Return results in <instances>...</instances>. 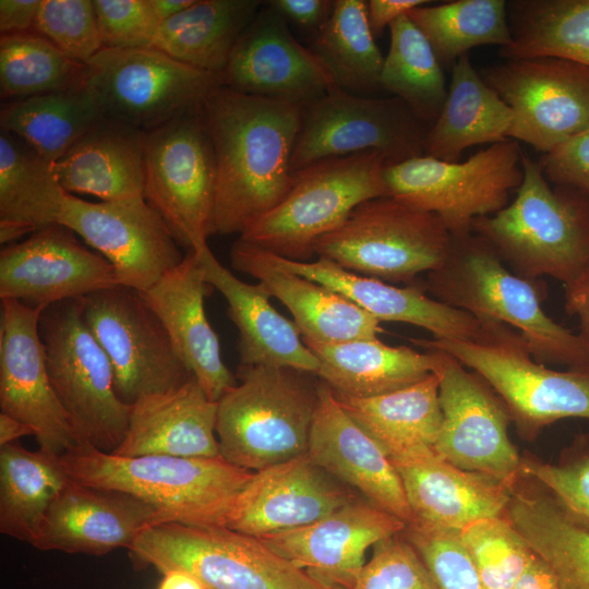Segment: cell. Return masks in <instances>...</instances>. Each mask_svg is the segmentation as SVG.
<instances>
[{
    "label": "cell",
    "instance_id": "cell-1",
    "mask_svg": "<svg viewBox=\"0 0 589 589\" xmlns=\"http://www.w3.org/2000/svg\"><path fill=\"white\" fill-rule=\"evenodd\" d=\"M302 108L226 86L205 99L216 163L213 235L241 236L287 195Z\"/></svg>",
    "mask_w": 589,
    "mask_h": 589
},
{
    "label": "cell",
    "instance_id": "cell-2",
    "mask_svg": "<svg viewBox=\"0 0 589 589\" xmlns=\"http://www.w3.org/2000/svg\"><path fill=\"white\" fill-rule=\"evenodd\" d=\"M414 284L432 298L481 321L506 324L520 335L539 363L589 366L586 342L545 313L537 281L513 273L473 232L453 236L446 262Z\"/></svg>",
    "mask_w": 589,
    "mask_h": 589
},
{
    "label": "cell",
    "instance_id": "cell-3",
    "mask_svg": "<svg viewBox=\"0 0 589 589\" xmlns=\"http://www.w3.org/2000/svg\"><path fill=\"white\" fill-rule=\"evenodd\" d=\"M521 164L524 179L514 201L473 219L471 231L519 277L549 276L569 286L589 266V196L552 187L539 161L524 153Z\"/></svg>",
    "mask_w": 589,
    "mask_h": 589
},
{
    "label": "cell",
    "instance_id": "cell-4",
    "mask_svg": "<svg viewBox=\"0 0 589 589\" xmlns=\"http://www.w3.org/2000/svg\"><path fill=\"white\" fill-rule=\"evenodd\" d=\"M59 461L80 484L128 493L192 527L226 526L228 514L253 471L224 458L160 455L125 457L79 443Z\"/></svg>",
    "mask_w": 589,
    "mask_h": 589
},
{
    "label": "cell",
    "instance_id": "cell-5",
    "mask_svg": "<svg viewBox=\"0 0 589 589\" xmlns=\"http://www.w3.org/2000/svg\"><path fill=\"white\" fill-rule=\"evenodd\" d=\"M217 401L220 457L250 471L308 453L318 402L316 374L292 368L239 365Z\"/></svg>",
    "mask_w": 589,
    "mask_h": 589
},
{
    "label": "cell",
    "instance_id": "cell-6",
    "mask_svg": "<svg viewBox=\"0 0 589 589\" xmlns=\"http://www.w3.org/2000/svg\"><path fill=\"white\" fill-rule=\"evenodd\" d=\"M128 552L136 570H184L204 589H344L314 578L259 538L226 526L158 524L143 531Z\"/></svg>",
    "mask_w": 589,
    "mask_h": 589
},
{
    "label": "cell",
    "instance_id": "cell-7",
    "mask_svg": "<svg viewBox=\"0 0 589 589\" xmlns=\"http://www.w3.org/2000/svg\"><path fill=\"white\" fill-rule=\"evenodd\" d=\"M377 152L326 158L293 172L287 195L239 238L291 261L309 262L318 239L361 203L388 196Z\"/></svg>",
    "mask_w": 589,
    "mask_h": 589
},
{
    "label": "cell",
    "instance_id": "cell-8",
    "mask_svg": "<svg viewBox=\"0 0 589 589\" xmlns=\"http://www.w3.org/2000/svg\"><path fill=\"white\" fill-rule=\"evenodd\" d=\"M410 341L445 352L480 375L504 401L524 438H536L562 419H589V366L557 371L537 362L520 335L505 324L482 342Z\"/></svg>",
    "mask_w": 589,
    "mask_h": 589
},
{
    "label": "cell",
    "instance_id": "cell-9",
    "mask_svg": "<svg viewBox=\"0 0 589 589\" xmlns=\"http://www.w3.org/2000/svg\"><path fill=\"white\" fill-rule=\"evenodd\" d=\"M38 327L52 387L79 443L112 453L128 431L130 406L116 393L111 363L83 317L81 300L45 308Z\"/></svg>",
    "mask_w": 589,
    "mask_h": 589
},
{
    "label": "cell",
    "instance_id": "cell-10",
    "mask_svg": "<svg viewBox=\"0 0 589 589\" xmlns=\"http://www.w3.org/2000/svg\"><path fill=\"white\" fill-rule=\"evenodd\" d=\"M452 245L438 216L383 196L358 205L314 252L356 274L410 285L440 268Z\"/></svg>",
    "mask_w": 589,
    "mask_h": 589
},
{
    "label": "cell",
    "instance_id": "cell-11",
    "mask_svg": "<svg viewBox=\"0 0 589 589\" xmlns=\"http://www.w3.org/2000/svg\"><path fill=\"white\" fill-rule=\"evenodd\" d=\"M522 152L516 141L495 143L465 161L419 156L385 166L384 181L392 196L435 214L452 236L471 231L473 219L497 213L524 179Z\"/></svg>",
    "mask_w": 589,
    "mask_h": 589
},
{
    "label": "cell",
    "instance_id": "cell-12",
    "mask_svg": "<svg viewBox=\"0 0 589 589\" xmlns=\"http://www.w3.org/2000/svg\"><path fill=\"white\" fill-rule=\"evenodd\" d=\"M85 85L106 119L148 132L200 107L224 76L153 47L103 48L85 64Z\"/></svg>",
    "mask_w": 589,
    "mask_h": 589
},
{
    "label": "cell",
    "instance_id": "cell-13",
    "mask_svg": "<svg viewBox=\"0 0 589 589\" xmlns=\"http://www.w3.org/2000/svg\"><path fill=\"white\" fill-rule=\"evenodd\" d=\"M202 105L146 132L144 148L145 201L178 244L196 252L213 235L216 184Z\"/></svg>",
    "mask_w": 589,
    "mask_h": 589
},
{
    "label": "cell",
    "instance_id": "cell-14",
    "mask_svg": "<svg viewBox=\"0 0 589 589\" xmlns=\"http://www.w3.org/2000/svg\"><path fill=\"white\" fill-rule=\"evenodd\" d=\"M429 129L398 97L356 95L334 84L303 106L291 169L371 151L386 166L399 164L424 155Z\"/></svg>",
    "mask_w": 589,
    "mask_h": 589
},
{
    "label": "cell",
    "instance_id": "cell-15",
    "mask_svg": "<svg viewBox=\"0 0 589 589\" xmlns=\"http://www.w3.org/2000/svg\"><path fill=\"white\" fill-rule=\"evenodd\" d=\"M80 300L83 317L111 363L122 402L131 406L144 396L177 389L193 376L139 290L117 285Z\"/></svg>",
    "mask_w": 589,
    "mask_h": 589
},
{
    "label": "cell",
    "instance_id": "cell-16",
    "mask_svg": "<svg viewBox=\"0 0 589 589\" xmlns=\"http://www.w3.org/2000/svg\"><path fill=\"white\" fill-rule=\"evenodd\" d=\"M481 76L510 108L507 139L548 154L589 127V68L555 57L505 60Z\"/></svg>",
    "mask_w": 589,
    "mask_h": 589
},
{
    "label": "cell",
    "instance_id": "cell-17",
    "mask_svg": "<svg viewBox=\"0 0 589 589\" xmlns=\"http://www.w3.org/2000/svg\"><path fill=\"white\" fill-rule=\"evenodd\" d=\"M440 352L435 373L443 421L435 453L460 469L514 486L521 478L522 456L509 438L512 419L504 401L480 375Z\"/></svg>",
    "mask_w": 589,
    "mask_h": 589
},
{
    "label": "cell",
    "instance_id": "cell-18",
    "mask_svg": "<svg viewBox=\"0 0 589 589\" xmlns=\"http://www.w3.org/2000/svg\"><path fill=\"white\" fill-rule=\"evenodd\" d=\"M56 224L81 237L115 268L118 285L145 291L184 257L145 199L88 202L65 192Z\"/></svg>",
    "mask_w": 589,
    "mask_h": 589
},
{
    "label": "cell",
    "instance_id": "cell-19",
    "mask_svg": "<svg viewBox=\"0 0 589 589\" xmlns=\"http://www.w3.org/2000/svg\"><path fill=\"white\" fill-rule=\"evenodd\" d=\"M41 311L1 300L0 409L34 430L38 449L60 456L79 441L48 374Z\"/></svg>",
    "mask_w": 589,
    "mask_h": 589
},
{
    "label": "cell",
    "instance_id": "cell-20",
    "mask_svg": "<svg viewBox=\"0 0 589 589\" xmlns=\"http://www.w3.org/2000/svg\"><path fill=\"white\" fill-rule=\"evenodd\" d=\"M118 285L113 266L61 224L44 226L0 252V298L41 309Z\"/></svg>",
    "mask_w": 589,
    "mask_h": 589
},
{
    "label": "cell",
    "instance_id": "cell-21",
    "mask_svg": "<svg viewBox=\"0 0 589 589\" xmlns=\"http://www.w3.org/2000/svg\"><path fill=\"white\" fill-rule=\"evenodd\" d=\"M223 76L224 86L236 92L301 106L334 85L313 51L267 2L238 39Z\"/></svg>",
    "mask_w": 589,
    "mask_h": 589
},
{
    "label": "cell",
    "instance_id": "cell-22",
    "mask_svg": "<svg viewBox=\"0 0 589 589\" xmlns=\"http://www.w3.org/2000/svg\"><path fill=\"white\" fill-rule=\"evenodd\" d=\"M356 498L305 453L255 471L237 496L226 527L261 538L311 525Z\"/></svg>",
    "mask_w": 589,
    "mask_h": 589
},
{
    "label": "cell",
    "instance_id": "cell-23",
    "mask_svg": "<svg viewBox=\"0 0 589 589\" xmlns=\"http://www.w3.org/2000/svg\"><path fill=\"white\" fill-rule=\"evenodd\" d=\"M168 521L165 513L128 493L70 479L29 544L41 551L101 556L129 549L143 531Z\"/></svg>",
    "mask_w": 589,
    "mask_h": 589
},
{
    "label": "cell",
    "instance_id": "cell-24",
    "mask_svg": "<svg viewBox=\"0 0 589 589\" xmlns=\"http://www.w3.org/2000/svg\"><path fill=\"white\" fill-rule=\"evenodd\" d=\"M406 525L366 500L356 498L311 525L259 539L314 578L351 589L365 564V551L402 532Z\"/></svg>",
    "mask_w": 589,
    "mask_h": 589
},
{
    "label": "cell",
    "instance_id": "cell-25",
    "mask_svg": "<svg viewBox=\"0 0 589 589\" xmlns=\"http://www.w3.org/2000/svg\"><path fill=\"white\" fill-rule=\"evenodd\" d=\"M272 254V253H271ZM289 272L314 280L344 296L380 322H399L429 330L433 339L482 342L492 335L494 321H481L449 306L417 284L397 287L350 272L329 259L298 262L272 254Z\"/></svg>",
    "mask_w": 589,
    "mask_h": 589
},
{
    "label": "cell",
    "instance_id": "cell-26",
    "mask_svg": "<svg viewBox=\"0 0 589 589\" xmlns=\"http://www.w3.org/2000/svg\"><path fill=\"white\" fill-rule=\"evenodd\" d=\"M308 455L333 477L359 491L372 505L406 524L413 520L400 477L390 459L345 412L332 388L321 380Z\"/></svg>",
    "mask_w": 589,
    "mask_h": 589
},
{
    "label": "cell",
    "instance_id": "cell-27",
    "mask_svg": "<svg viewBox=\"0 0 589 589\" xmlns=\"http://www.w3.org/2000/svg\"><path fill=\"white\" fill-rule=\"evenodd\" d=\"M195 251L140 291L165 325L182 362L206 396L218 401L237 385V376L221 359L218 337L211 326L204 300L212 291Z\"/></svg>",
    "mask_w": 589,
    "mask_h": 589
},
{
    "label": "cell",
    "instance_id": "cell-28",
    "mask_svg": "<svg viewBox=\"0 0 589 589\" xmlns=\"http://www.w3.org/2000/svg\"><path fill=\"white\" fill-rule=\"evenodd\" d=\"M231 265L257 279L293 316L301 337L336 344L375 339L381 322L338 292L279 266L266 250L238 239L230 251Z\"/></svg>",
    "mask_w": 589,
    "mask_h": 589
},
{
    "label": "cell",
    "instance_id": "cell-29",
    "mask_svg": "<svg viewBox=\"0 0 589 589\" xmlns=\"http://www.w3.org/2000/svg\"><path fill=\"white\" fill-rule=\"evenodd\" d=\"M390 461L400 477L413 520L460 530L474 520L507 513L515 485L460 469L434 449Z\"/></svg>",
    "mask_w": 589,
    "mask_h": 589
},
{
    "label": "cell",
    "instance_id": "cell-30",
    "mask_svg": "<svg viewBox=\"0 0 589 589\" xmlns=\"http://www.w3.org/2000/svg\"><path fill=\"white\" fill-rule=\"evenodd\" d=\"M196 254L205 280L225 297L228 315L239 332V365L317 373L318 359L303 342L294 322L272 305V297L263 284H248L233 276L208 245Z\"/></svg>",
    "mask_w": 589,
    "mask_h": 589
},
{
    "label": "cell",
    "instance_id": "cell-31",
    "mask_svg": "<svg viewBox=\"0 0 589 589\" xmlns=\"http://www.w3.org/2000/svg\"><path fill=\"white\" fill-rule=\"evenodd\" d=\"M217 402L194 376L181 387L140 398L130 406L128 431L112 452L125 457H219Z\"/></svg>",
    "mask_w": 589,
    "mask_h": 589
},
{
    "label": "cell",
    "instance_id": "cell-32",
    "mask_svg": "<svg viewBox=\"0 0 589 589\" xmlns=\"http://www.w3.org/2000/svg\"><path fill=\"white\" fill-rule=\"evenodd\" d=\"M146 132L106 119L52 163L60 187L104 202L144 199Z\"/></svg>",
    "mask_w": 589,
    "mask_h": 589
},
{
    "label": "cell",
    "instance_id": "cell-33",
    "mask_svg": "<svg viewBox=\"0 0 589 589\" xmlns=\"http://www.w3.org/2000/svg\"><path fill=\"white\" fill-rule=\"evenodd\" d=\"M320 361L317 377L334 393L368 398L396 392L435 373L441 352H419L407 346L393 347L375 339L336 344L302 338Z\"/></svg>",
    "mask_w": 589,
    "mask_h": 589
},
{
    "label": "cell",
    "instance_id": "cell-34",
    "mask_svg": "<svg viewBox=\"0 0 589 589\" xmlns=\"http://www.w3.org/2000/svg\"><path fill=\"white\" fill-rule=\"evenodd\" d=\"M561 589H589V528L542 486L521 478L506 513Z\"/></svg>",
    "mask_w": 589,
    "mask_h": 589
},
{
    "label": "cell",
    "instance_id": "cell-35",
    "mask_svg": "<svg viewBox=\"0 0 589 589\" xmlns=\"http://www.w3.org/2000/svg\"><path fill=\"white\" fill-rule=\"evenodd\" d=\"M512 120L510 108L464 55L453 64L447 96L428 131L424 155L459 161L469 147L506 141Z\"/></svg>",
    "mask_w": 589,
    "mask_h": 589
},
{
    "label": "cell",
    "instance_id": "cell-36",
    "mask_svg": "<svg viewBox=\"0 0 589 589\" xmlns=\"http://www.w3.org/2000/svg\"><path fill=\"white\" fill-rule=\"evenodd\" d=\"M436 373L388 394L335 397L345 412L384 450L389 459L434 449L443 414Z\"/></svg>",
    "mask_w": 589,
    "mask_h": 589
},
{
    "label": "cell",
    "instance_id": "cell-37",
    "mask_svg": "<svg viewBox=\"0 0 589 589\" xmlns=\"http://www.w3.org/2000/svg\"><path fill=\"white\" fill-rule=\"evenodd\" d=\"M259 0H194L160 23L153 48L191 67L224 73L238 39L262 7Z\"/></svg>",
    "mask_w": 589,
    "mask_h": 589
},
{
    "label": "cell",
    "instance_id": "cell-38",
    "mask_svg": "<svg viewBox=\"0 0 589 589\" xmlns=\"http://www.w3.org/2000/svg\"><path fill=\"white\" fill-rule=\"evenodd\" d=\"M105 120L100 105L85 84L10 100L0 111L1 129L49 163L61 158Z\"/></svg>",
    "mask_w": 589,
    "mask_h": 589
},
{
    "label": "cell",
    "instance_id": "cell-39",
    "mask_svg": "<svg viewBox=\"0 0 589 589\" xmlns=\"http://www.w3.org/2000/svg\"><path fill=\"white\" fill-rule=\"evenodd\" d=\"M505 60L555 57L589 68V0H510Z\"/></svg>",
    "mask_w": 589,
    "mask_h": 589
},
{
    "label": "cell",
    "instance_id": "cell-40",
    "mask_svg": "<svg viewBox=\"0 0 589 589\" xmlns=\"http://www.w3.org/2000/svg\"><path fill=\"white\" fill-rule=\"evenodd\" d=\"M70 478L59 456L17 442L0 447V532L31 543Z\"/></svg>",
    "mask_w": 589,
    "mask_h": 589
},
{
    "label": "cell",
    "instance_id": "cell-41",
    "mask_svg": "<svg viewBox=\"0 0 589 589\" xmlns=\"http://www.w3.org/2000/svg\"><path fill=\"white\" fill-rule=\"evenodd\" d=\"M310 49L338 87L361 96L381 88L384 57L368 22L366 1H334Z\"/></svg>",
    "mask_w": 589,
    "mask_h": 589
},
{
    "label": "cell",
    "instance_id": "cell-42",
    "mask_svg": "<svg viewBox=\"0 0 589 589\" xmlns=\"http://www.w3.org/2000/svg\"><path fill=\"white\" fill-rule=\"evenodd\" d=\"M390 41L384 57L380 86L400 98L431 127L446 96V79L431 44L406 14L389 25Z\"/></svg>",
    "mask_w": 589,
    "mask_h": 589
},
{
    "label": "cell",
    "instance_id": "cell-43",
    "mask_svg": "<svg viewBox=\"0 0 589 589\" xmlns=\"http://www.w3.org/2000/svg\"><path fill=\"white\" fill-rule=\"evenodd\" d=\"M64 194L52 163L0 129V221L20 223L34 231L56 224Z\"/></svg>",
    "mask_w": 589,
    "mask_h": 589
},
{
    "label": "cell",
    "instance_id": "cell-44",
    "mask_svg": "<svg viewBox=\"0 0 589 589\" xmlns=\"http://www.w3.org/2000/svg\"><path fill=\"white\" fill-rule=\"evenodd\" d=\"M411 10L407 15L431 44L442 65H453L478 46L512 41L505 0H455Z\"/></svg>",
    "mask_w": 589,
    "mask_h": 589
},
{
    "label": "cell",
    "instance_id": "cell-45",
    "mask_svg": "<svg viewBox=\"0 0 589 589\" xmlns=\"http://www.w3.org/2000/svg\"><path fill=\"white\" fill-rule=\"evenodd\" d=\"M84 84L85 64L67 57L38 33L31 31L1 35L2 99H22Z\"/></svg>",
    "mask_w": 589,
    "mask_h": 589
},
{
    "label": "cell",
    "instance_id": "cell-46",
    "mask_svg": "<svg viewBox=\"0 0 589 589\" xmlns=\"http://www.w3.org/2000/svg\"><path fill=\"white\" fill-rule=\"evenodd\" d=\"M460 537L486 589H512L533 554L507 515L474 520Z\"/></svg>",
    "mask_w": 589,
    "mask_h": 589
},
{
    "label": "cell",
    "instance_id": "cell-47",
    "mask_svg": "<svg viewBox=\"0 0 589 589\" xmlns=\"http://www.w3.org/2000/svg\"><path fill=\"white\" fill-rule=\"evenodd\" d=\"M401 533L422 558L438 589H486L460 530L412 520Z\"/></svg>",
    "mask_w": 589,
    "mask_h": 589
},
{
    "label": "cell",
    "instance_id": "cell-48",
    "mask_svg": "<svg viewBox=\"0 0 589 589\" xmlns=\"http://www.w3.org/2000/svg\"><path fill=\"white\" fill-rule=\"evenodd\" d=\"M521 477L546 490L589 528V434H578L556 464L521 457Z\"/></svg>",
    "mask_w": 589,
    "mask_h": 589
},
{
    "label": "cell",
    "instance_id": "cell-49",
    "mask_svg": "<svg viewBox=\"0 0 589 589\" xmlns=\"http://www.w3.org/2000/svg\"><path fill=\"white\" fill-rule=\"evenodd\" d=\"M34 32L82 64L104 48L93 0H41Z\"/></svg>",
    "mask_w": 589,
    "mask_h": 589
},
{
    "label": "cell",
    "instance_id": "cell-50",
    "mask_svg": "<svg viewBox=\"0 0 589 589\" xmlns=\"http://www.w3.org/2000/svg\"><path fill=\"white\" fill-rule=\"evenodd\" d=\"M351 589H438L414 548L402 533L373 545Z\"/></svg>",
    "mask_w": 589,
    "mask_h": 589
},
{
    "label": "cell",
    "instance_id": "cell-51",
    "mask_svg": "<svg viewBox=\"0 0 589 589\" xmlns=\"http://www.w3.org/2000/svg\"><path fill=\"white\" fill-rule=\"evenodd\" d=\"M104 48H149L160 25L148 0H93Z\"/></svg>",
    "mask_w": 589,
    "mask_h": 589
},
{
    "label": "cell",
    "instance_id": "cell-52",
    "mask_svg": "<svg viewBox=\"0 0 589 589\" xmlns=\"http://www.w3.org/2000/svg\"><path fill=\"white\" fill-rule=\"evenodd\" d=\"M539 164L550 182L574 188L589 196V127L542 155Z\"/></svg>",
    "mask_w": 589,
    "mask_h": 589
},
{
    "label": "cell",
    "instance_id": "cell-53",
    "mask_svg": "<svg viewBox=\"0 0 589 589\" xmlns=\"http://www.w3.org/2000/svg\"><path fill=\"white\" fill-rule=\"evenodd\" d=\"M267 3L287 21L316 33L328 20L334 1L329 0H271Z\"/></svg>",
    "mask_w": 589,
    "mask_h": 589
},
{
    "label": "cell",
    "instance_id": "cell-54",
    "mask_svg": "<svg viewBox=\"0 0 589 589\" xmlns=\"http://www.w3.org/2000/svg\"><path fill=\"white\" fill-rule=\"evenodd\" d=\"M429 0H369L366 1V16L374 37H378L384 29L414 8L428 4Z\"/></svg>",
    "mask_w": 589,
    "mask_h": 589
},
{
    "label": "cell",
    "instance_id": "cell-55",
    "mask_svg": "<svg viewBox=\"0 0 589 589\" xmlns=\"http://www.w3.org/2000/svg\"><path fill=\"white\" fill-rule=\"evenodd\" d=\"M41 0H1L0 32L14 34L34 29Z\"/></svg>",
    "mask_w": 589,
    "mask_h": 589
},
{
    "label": "cell",
    "instance_id": "cell-56",
    "mask_svg": "<svg viewBox=\"0 0 589 589\" xmlns=\"http://www.w3.org/2000/svg\"><path fill=\"white\" fill-rule=\"evenodd\" d=\"M564 305L579 321V336L589 348V266L572 285L564 287Z\"/></svg>",
    "mask_w": 589,
    "mask_h": 589
},
{
    "label": "cell",
    "instance_id": "cell-57",
    "mask_svg": "<svg viewBox=\"0 0 589 589\" xmlns=\"http://www.w3.org/2000/svg\"><path fill=\"white\" fill-rule=\"evenodd\" d=\"M512 589H561V587L548 564L533 552Z\"/></svg>",
    "mask_w": 589,
    "mask_h": 589
},
{
    "label": "cell",
    "instance_id": "cell-58",
    "mask_svg": "<svg viewBox=\"0 0 589 589\" xmlns=\"http://www.w3.org/2000/svg\"><path fill=\"white\" fill-rule=\"evenodd\" d=\"M28 435L35 436V432L31 426L16 418L0 412V447Z\"/></svg>",
    "mask_w": 589,
    "mask_h": 589
},
{
    "label": "cell",
    "instance_id": "cell-59",
    "mask_svg": "<svg viewBox=\"0 0 589 589\" xmlns=\"http://www.w3.org/2000/svg\"><path fill=\"white\" fill-rule=\"evenodd\" d=\"M157 589H204L192 575L180 569H170L163 573Z\"/></svg>",
    "mask_w": 589,
    "mask_h": 589
},
{
    "label": "cell",
    "instance_id": "cell-60",
    "mask_svg": "<svg viewBox=\"0 0 589 589\" xmlns=\"http://www.w3.org/2000/svg\"><path fill=\"white\" fill-rule=\"evenodd\" d=\"M194 0H148L149 7L163 23L189 8Z\"/></svg>",
    "mask_w": 589,
    "mask_h": 589
},
{
    "label": "cell",
    "instance_id": "cell-61",
    "mask_svg": "<svg viewBox=\"0 0 589 589\" xmlns=\"http://www.w3.org/2000/svg\"><path fill=\"white\" fill-rule=\"evenodd\" d=\"M34 230L23 224L13 221H0V242L1 244H12L26 233H33Z\"/></svg>",
    "mask_w": 589,
    "mask_h": 589
}]
</instances>
